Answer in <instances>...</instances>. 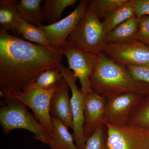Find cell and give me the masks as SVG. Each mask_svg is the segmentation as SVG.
<instances>
[{
	"mask_svg": "<svg viewBox=\"0 0 149 149\" xmlns=\"http://www.w3.org/2000/svg\"><path fill=\"white\" fill-rule=\"evenodd\" d=\"M128 125L149 130V94L144 97L134 111Z\"/></svg>",
	"mask_w": 149,
	"mask_h": 149,
	"instance_id": "22",
	"label": "cell"
},
{
	"mask_svg": "<svg viewBox=\"0 0 149 149\" xmlns=\"http://www.w3.org/2000/svg\"><path fill=\"white\" fill-rule=\"evenodd\" d=\"M104 123L106 126L109 149H148L147 130L134 125L115 126Z\"/></svg>",
	"mask_w": 149,
	"mask_h": 149,
	"instance_id": "7",
	"label": "cell"
},
{
	"mask_svg": "<svg viewBox=\"0 0 149 149\" xmlns=\"http://www.w3.org/2000/svg\"><path fill=\"white\" fill-rule=\"evenodd\" d=\"M103 52L113 60L125 67H149V47L138 40L107 43Z\"/></svg>",
	"mask_w": 149,
	"mask_h": 149,
	"instance_id": "8",
	"label": "cell"
},
{
	"mask_svg": "<svg viewBox=\"0 0 149 149\" xmlns=\"http://www.w3.org/2000/svg\"><path fill=\"white\" fill-rule=\"evenodd\" d=\"M70 90L69 85L63 77L52 97L50 113L52 116L61 120L68 128L72 129L73 120Z\"/></svg>",
	"mask_w": 149,
	"mask_h": 149,
	"instance_id": "13",
	"label": "cell"
},
{
	"mask_svg": "<svg viewBox=\"0 0 149 149\" xmlns=\"http://www.w3.org/2000/svg\"><path fill=\"white\" fill-rule=\"evenodd\" d=\"M52 119L54 135L48 145L50 149H78L68 127L56 118L52 116Z\"/></svg>",
	"mask_w": 149,
	"mask_h": 149,
	"instance_id": "15",
	"label": "cell"
},
{
	"mask_svg": "<svg viewBox=\"0 0 149 149\" xmlns=\"http://www.w3.org/2000/svg\"><path fill=\"white\" fill-rule=\"evenodd\" d=\"M2 99L0 107V123L4 133L9 134L16 129L29 131L33 138L48 145L50 138L33 115L28 111L27 107L18 100L8 96H1Z\"/></svg>",
	"mask_w": 149,
	"mask_h": 149,
	"instance_id": "3",
	"label": "cell"
},
{
	"mask_svg": "<svg viewBox=\"0 0 149 149\" xmlns=\"http://www.w3.org/2000/svg\"><path fill=\"white\" fill-rule=\"evenodd\" d=\"M91 83L93 91L107 99L125 93L149 94V84L135 80L126 67L113 60L104 52L98 54Z\"/></svg>",
	"mask_w": 149,
	"mask_h": 149,
	"instance_id": "2",
	"label": "cell"
},
{
	"mask_svg": "<svg viewBox=\"0 0 149 149\" xmlns=\"http://www.w3.org/2000/svg\"><path fill=\"white\" fill-rule=\"evenodd\" d=\"M77 0H45L42 7L43 14L48 25L53 24L60 20L65 8L73 6Z\"/></svg>",
	"mask_w": 149,
	"mask_h": 149,
	"instance_id": "20",
	"label": "cell"
},
{
	"mask_svg": "<svg viewBox=\"0 0 149 149\" xmlns=\"http://www.w3.org/2000/svg\"><path fill=\"white\" fill-rule=\"evenodd\" d=\"M15 33V35H22L24 39L30 42L44 46L50 49L54 50L58 49H54L50 45L42 29L38 26L28 23L21 18L17 22Z\"/></svg>",
	"mask_w": 149,
	"mask_h": 149,
	"instance_id": "18",
	"label": "cell"
},
{
	"mask_svg": "<svg viewBox=\"0 0 149 149\" xmlns=\"http://www.w3.org/2000/svg\"><path fill=\"white\" fill-rule=\"evenodd\" d=\"M126 67L135 80L149 84V67L131 65Z\"/></svg>",
	"mask_w": 149,
	"mask_h": 149,
	"instance_id": "26",
	"label": "cell"
},
{
	"mask_svg": "<svg viewBox=\"0 0 149 149\" xmlns=\"http://www.w3.org/2000/svg\"><path fill=\"white\" fill-rule=\"evenodd\" d=\"M42 2V0H20L17 5L19 17L30 24L42 25L46 21L41 7Z\"/></svg>",
	"mask_w": 149,
	"mask_h": 149,
	"instance_id": "16",
	"label": "cell"
},
{
	"mask_svg": "<svg viewBox=\"0 0 149 149\" xmlns=\"http://www.w3.org/2000/svg\"><path fill=\"white\" fill-rule=\"evenodd\" d=\"M136 16L140 18L149 15V0H129Z\"/></svg>",
	"mask_w": 149,
	"mask_h": 149,
	"instance_id": "27",
	"label": "cell"
},
{
	"mask_svg": "<svg viewBox=\"0 0 149 149\" xmlns=\"http://www.w3.org/2000/svg\"><path fill=\"white\" fill-rule=\"evenodd\" d=\"M63 78V75L58 68L47 70L40 74L26 91L33 89L52 90L56 88Z\"/></svg>",
	"mask_w": 149,
	"mask_h": 149,
	"instance_id": "21",
	"label": "cell"
},
{
	"mask_svg": "<svg viewBox=\"0 0 149 149\" xmlns=\"http://www.w3.org/2000/svg\"><path fill=\"white\" fill-rule=\"evenodd\" d=\"M16 0L0 1V29L11 31L15 35V27L20 18L17 11Z\"/></svg>",
	"mask_w": 149,
	"mask_h": 149,
	"instance_id": "19",
	"label": "cell"
},
{
	"mask_svg": "<svg viewBox=\"0 0 149 149\" xmlns=\"http://www.w3.org/2000/svg\"><path fill=\"white\" fill-rule=\"evenodd\" d=\"M62 48L67 59L68 68L79 79L80 90L85 97L93 92L91 78L97 65L98 55L84 50L68 42Z\"/></svg>",
	"mask_w": 149,
	"mask_h": 149,
	"instance_id": "6",
	"label": "cell"
},
{
	"mask_svg": "<svg viewBox=\"0 0 149 149\" xmlns=\"http://www.w3.org/2000/svg\"><path fill=\"white\" fill-rule=\"evenodd\" d=\"M89 6V1L81 0L76 8L64 18L50 25L38 26L42 29L50 45L54 49L64 47L67 39L76 28Z\"/></svg>",
	"mask_w": 149,
	"mask_h": 149,
	"instance_id": "11",
	"label": "cell"
},
{
	"mask_svg": "<svg viewBox=\"0 0 149 149\" xmlns=\"http://www.w3.org/2000/svg\"><path fill=\"white\" fill-rule=\"evenodd\" d=\"M139 23V18L137 17L123 22L108 33L106 43H125L136 40Z\"/></svg>",
	"mask_w": 149,
	"mask_h": 149,
	"instance_id": "14",
	"label": "cell"
},
{
	"mask_svg": "<svg viewBox=\"0 0 149 149\" xmlns=\"http://www.w3.org/2000/svg\"><path fill=\"white\" fill-rule=\"evenodd\" d=\"M148 149H149V148H148Z\"/></svg>",
	"mask_w": 149,
	"mask_h": 149,
	"instance_id": "29",
	"label": "cell"
},
{
	"mask_svg": "<svg viewBox=\"0 0 149 149\" xmlns=\"http://www.w3.org/2000/svg\"><path fill=\"white\" fill-rule=\"evenodd\" d=\"M147 133H148V135L149 136V130H147Z\"/></svg>",
	"mask_w": 149,
	"mask_h": 149,
	"instance_id": "28",
	"label": "cell"
},
{
	"mask_svg": "<svg viewBox=\"0 0 149 149\" xmlns=\"http://www.w3.org/2000/svg\"><path fill=\"white\" fill-rule=\"evenodd\" d=\"M107 140L106 126L104 123L86 141L85 149H109Z\"/></svg>",
	"mask_w": 149,
	"mask_h": 149,
	"instance_id": "24",
	"label": "cell"
},
{
	"mask_svg": "<svg viewBox=\"0 0 149 149\" xmlns=\"http://www.w3.org/2000/svg\"><path fill=\"white\" fill-rule=\"evenodd\" d=\"M136 17L129 0L118 6L112 11L102 21L104 31L107 35L113 29L129 19Z\"/></svg>",
	"mask_w": 149,
	"mask_h": 149,
	"instance_id": "17",
	"label": "cell"
},
{
	"mask_svg": "<svg viewBox=\"0 0 149 149\" xmlns=\"http://www.w3.org/2000/svg\"><path fill=\"white\" fill-rule=\"evenodd\" d=\"M107 101V98L94 91L85 97L83 135L86 141L103 124Z\"/></svg>",
	"mask_w": 149,
	"mask_h": 149,
	"instance_id": "12",
	"label": "cell"
},
{
	"mask_svg": "<svg viewBox=\"0 0 149 149\" xmlns=\"http://www.w3.org/2000/svg\"><path fill=\"white\" fill-rule=\"evenodd\" d=\"M127 0H91L89 6L100 19H103L118 6Z\"/></svg>",
	"mask_w": 149,
	"mask_h": 149,
	"instance_id": "23",
	"label": "cell"
},
{
	"mask_svg": "<svg viewBox=\"0 0 149 149\" xmlns=\"http://www.w3.org/2000/svg\"><path fill=\"white\" fill-rule=\"evenodd\" d=\"M62 48L52 50L0 29V95L26 92L47 70L61 63Z\"/></svg>",
	"mask_w": 149,
	"mask_h": 149,
	"instance_id": "1",
	"label": "cell"
},
{
	"mask_svg": "<svg viewBox=\"0 0 149 149\" xmlns=\"http://www.w3.org/2000/svg\"><path fill=\"white\" fill-rule=\"evenodd\" d=\"M57 87L50 90L31 89L25 92L19 91L0 96H8L16 99L32 110L35 118L51 139L54 135L50 113L51 101Z\"/></svg>",
	"mask_w": 149,
	"mask_h": 149,
	"instance_id": "5",
	"label": "cell"
},
{
	"mask_svg": "<svg viewBox=\"0 0 149 149\" xmlns=\"http://www.w3.org/2000/svg\"><path fill=\"white\" fill-rule=\"evenodd\" d=\"M146 95L125 93L107 99L103 123L115 126L128 125L134 111Z\"/></svg>",
	"mask_w": 149,
	"mask_h": 149,
	"instance_id": "9",
	"label": "cell"
},
{
	"mask_svg": "<svg viewBox=\"0 0 149 149\" xmlns=\"http://www.w3.org/2000/svg\"><path fill=\"white\" fill-rule=\"evenodd\" d=\"M106 37L102 22L88 6L67 41L82 49L98 55L103 52L107 44Z\"/></svg>",
	"mask_w": 149,
	"mask_h": 149,
	"instance_id": "4",
	"label": "cell"
},
{
	"mask_svg": "<svg viewBox=\"0 0 149 149\" xmlns=\"http://www.w3.org/2000/svg\"><path fill=\"white\" fill-rule=\"evenodd\" d=\"M57 68L68 83L71 91L70 103L73 120L72 135L75 145L78 149H85L86 141L83 135L85 97L81 90L77 88V78L73 72L62 63Z\"/></svg>",
	"mask_w": 149,
	"mask_h": 149,
	"instance_id": "10",
	"label": "cell"
},
{
	"mask_svg": "<svg viewBox=\"0 0 149 149\" xmlns=\"http://www.w3.org/2000/svg\"><path fill=\"white\" fill-rule=\"evenodd\" d=\"M136 40L149 47V15L139 18Z\"/></svg>",
	"mask_w": 149,
	"mask_h": 149,
	"instance_id": "25",
	"label": "cell"
}]
</instances>
